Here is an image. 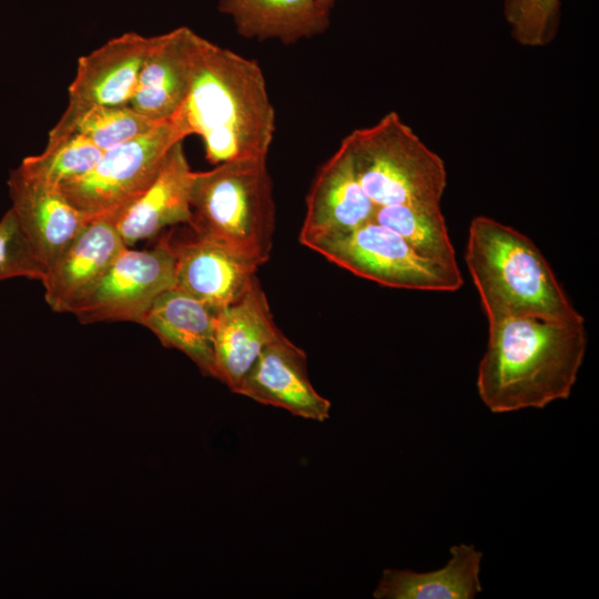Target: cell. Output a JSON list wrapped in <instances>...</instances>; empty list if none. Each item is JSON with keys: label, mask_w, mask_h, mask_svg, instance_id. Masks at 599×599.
I'll return each instance as SVG.
<instances>
[{"label": "cell", "mask_w": 599, "mask_h": 599, "mask_svg": "<svg viewBox=\"0 0 599 599\" xmlns=\"http://www.w3.org/2000/svg\"><path fill=\"white\" fill-rule=\"evenodd\" d=\"M176 113L190 135L201 136L213 165L267 158L275 111L253 59L197 35L189 91Z\"/></svg>", "instance_id": "6da1fadb"}, {"label": "cell", "mask_w": 599, "mask_h": 599, "mask_svg": "<svg viewBox=\"0 0 599 599\" xmlns=\"http://www.w3.org/2000/svg\"><path fill=\"white\" fill-rule=\"evenodd\" d=\"M587 349L585 318L489 322L477 390L493 413L544 408L570 396Z\"/></svg>", "instance_id": "7a4b0ae2"}, {"label": "cell", "mask_w": 599, "mask_h": 599, "mask_svg": "<svg viewBox=\"0 0 599 599\" xmlns=\"http://www.w3.org/2000/svg\"><path fill=\"white\" fill-rule=\"evenodd\" d=\"M465 260L488 323L510 317L583 318L534 242L508 225L474 217Z\"/></svg>", "instance_id": "3957f363"}, {"label": "cell", "mask_w": 599, "mask_h": 599, "mask_svg": "<svg viewBox=\"0 0 599 599\" xmlns=\"http://www.w3.org/2000/svg\"><path fill=\"white\" fill-rule=\"evenodd\" d=\"M190 204L193 232L238 257L263 265L271 256L275 230L273 182L266 159H243L194 172Z\"/></svg>", "instance_id": "277c9868"}, {"label": "cell", "mask_w": 599, "mask_h": 599, "mask_svg": "<svg viewBox=\"0 0 599 599\" xmlns=\"http://www.w3.org/2000/svg\"><path fill=\"white\" fill-rule=\"evenodd\" d=\"M342 143L361 185L377 207L440 205L447 184L445 163L396 112L352 131Z\"/></svg>", "instance_id": "5b68a950"}, {"label": "cell", "mask_w": 599, "mask_h": 599, "mask_svg": "<svg viewBox=\"0 0 599 599\" xmlns=\"http://www.w3.org/2000/svg\"><path fill=\"white\" fill-rule=\"evenodd\" d=\"M189 135L176 113L149 132L104 151L94 167L59 190L91 219L115 221L149 186L169 150Z\"/></svg>", "instance_id": "8992f818"}, {"label": "cell", "mask_w": 599, "mask_h": 599, "mask_svg": "<svg viewBox=\"0 0 599 599\" xmlns=\"http://www.w3.org/2000/svg\"><path fill=\"white\" fill-rule=\"evenodd\" d=\"M305 246L359 277L388 287L456 292L464 284L458 265L420 256L397 233L375 221Z\"/></svg>", "instance_id": "52a82bcc"}, {"label": "cell", "mask_w": 599, "mask_h": 599, "mask_svg": "<svg viewBox=\"0 0 599 599\" xmlns=\"http://www.w3.org/2000/svg\"><path fill=\"white\" fill-rule=\"evenodd\" d=\"M172 287L174 250L166 235L151 248L126 246L70 313L82 324L104 321L141 324L156 297Z\"/></svg>", "instance_id": "ba28073f"}, {"label": "cell", "mask_w": 599, "mask_h": 599, "mask_svg": "<svg viewBox=\"0 0 599 599\" xmlns=\"http://www.w3.org/2000/svg\"><path fill=\"white\" fill-rule=\"evenodd\" d=\"M154 42L155 35L126 32L80 57L67 109L49 132L48 141L72 134L80 118L94 106L130 104Z\"/></svg>", "instance_id": "9c48e42d"}, {"label": "cell", "mask_w": 599, "mask_h": 599, "mask_svg": "<svg viewBox=\"0 0 599 599\" xmlns=\"http://www.w3.org/2000/svg\"><path fill=\"white\" fill-rule=\"evenodd\" d=\"M236 394L305 419L329 418L332 404L313 387L306 353L282 332L261 352Z\"/></svg>", "instance_id": "30bf717a"}, {"label": "cell", "mask_w": 599, "mask_h": 599, "mask_svg": "<svg viewBox=\"0 0 599 599\" xmlns=\"http://www.w3.org/2000/svg\"><path fill=\"white\" fill-rule=\"evenodd\" d=\"M376 209L361 185L349 153L341 142L312 182L298 241L305 246L321 237L354 231L374 221Z\"/></svg>", "instance_id": "8fae6325"}, {"label": "cell", "mask_w": 599, "mask_h": 599, "mask_svg": "<svg viewBox=\"0 0 599 599\" xmlns=\"http://www.w3.org/2000/svg\"><path fill=\"white\" fill-rule=\"evenodd\" d=\"M8 186L19 226L47 270L91 217L58 187L27 175L19 167L11 171Z\"/></svg>", "instance_id": "7c38bea8"}, {"label": "cell", "mask_w": 599, "mask_h": 599, "mask_svg": "<svg viewBox=\"0 0 599 599\" xmlns=\"http://www.w3.org/2000/svg\"><path fill=\"white\" fill-rule=\"evenodd\" d=\"M125 247L113 220L91 219L45 270L41 282L51 309L70 313Z\"/></svg>", "instance_id": "4fadbf2b"}, {"label": "cell", "mask_w": 599, "mask_h": 599, "mask_svg": "<svg viewBox=\"0 0 599 599\" xmlns=\"http://www.w3.org/2000/svg\"><path fill=\"white\" fill-rule=\"evenodd\" d=\"M173 250L174 287L215 312L240 300L256 278L258 266L205 235L193 232Z\"/></svg>", "instance_id": "5bb4252c"}, {"label": "cell", "mask_w": 599, "mask_h": 599, "mask_svg": "<svg viewBox=\"0 0 599 599\" xmlns=\"http://www.w3.org/2000/svg\"><path fill=\"white\" fill-rule=\"evenodd\" d=\"M281 332L256 277L240 300L216 315L214 357L217 379L236 393L261 352Z\"/></svg>", "instance_id": "9a60e30c"}, {"label": "cell", "mask_w": 599, "mask_h": 599, "mask_svg": "<svg viewBox=\"0 0 599 599\" xmlns=\"http://www.w3.org/2000/svg\"><path fill=\"white\" fill-rule=\"evenodd\" d=\"M193 174L180 141L169 150L149 186L114 221L128 247L167 226L191 222Z\"/></svg>", "instance_id": "2e32d148"}, {"label": "cell", "mask_w": 599, "mask_h": 599, "mask_svg": "<svg viewBox=\"0 0 599 599\" xmlns=\"http://www.w3.org/2000/svg\"><path fill=\"white\" fill-rule=\"evenodd\" d=\"M197 35L187 27L155 35L129 104L132 109L156 122L176 114L189 91Z\"/></svg>", "instance_id": "e0dca14e"}, {"label": "cell", "mask_w": 599, "mask_h": 599, "mask_svg": "<svg viewBox=\"0 0 599 599\" xmlns=\"http://www.w3.org/2000/svg\"><path fill=\"white\" fill-rule=\"evenodd\" d=\"M217 313L187 293L172 287L156 297L141 325L152 331L164 346L187 355L203 374L217 379L214 357Z\"/></svg>", "instance_id": "ac0fdd59"}, {"label": "cell", "mask_w": 599, "mask_h": 599, "mask_svg": "<svg viewBox=\"0 0 599 599\" xmlns=\"http://www.w3.org/2000/svg\"><path fill=\"white\" fill-rule=\"evenodd\" d=\"M331 8L319 0H220L219 11L231 17L246 39L292 44L324 33Z\"/></svg>", "instance_id": "d6986e66"}, {"label": "cell", "mask_w": 599, "mask_h": 599, "mask_svg": "<svg viewBox=\"0 0 599 599\" xmlns=\"http://www.w3.org/2000/svg\"><path fill=\"white\" fill-rule=\"evenodd\" d=\"M447 565L429 572L387 568L373 592L376 599H473L481 591L483 554L474 545L450 547Z\"/></svg>", "instance_id": "ffe728a7"}, {"label": "cell", "mask_w": 599, "mask_h": 599, "mask_svg": "<svg viewBox=\"0 0 599 599\" xmlns=\"http://www.w3.org/2000/svg\"><path fill=\"white\" fill-rule=\"evenodd\" d=\"M374 221L397 233L417 254L457 265L445 217L437 204H398L376 209Z\"/></svg>", "instance_id": "44dd1931"}, {"label": "cell", "mask_w": 599, "mask_h": 599, "mask_svg": "<svg viewBox=\"0 0 599 599\" xmlns=\"http://www.w3.org/2000/svg\"><path fill=\"white\" fill-rule=\"evenodd\" d=\"M103 152L85 136L72 133L48 141L42 153L27 156L19 169L27 175L59 189L88 173L99 162Z\"/></svg>", "instance_id": "7402d4cb"}, {"label": "cell", "mask_w": 599, "mask_h": 599, "mask_svg": "<svg viewBox=\"0 0 599 599\" xmlns=\"http://www.w3.org/2000/svg\"><path fill=\"white\" fill-rule=\"evenodd\" d=\"M160 123L142 115L129 104L100 105L80 118L73 133L85 136L99 149L106 151L149 132Z\"/></svg>", "instance_id": "603a6c76"}, {"label": "cell", "mask_w": 599, "mask_h": 599, "mask_svg": "<svg viewBox=\"0 0 599 599\" xmlns=\"http://www.w3.org/2000/svg\"><path fill=\"white\" fill-rule=\"evenodd\" d=\"M560 0H504V17L512 39L539 48L554 41L560 24Z\"/></svg>", "instance_id": "cb8c5ba5"}, {"label": "cell", "mask_w": 599, "mask_h": 599, "mask_svg": "<svg viewBox=\"0 0 599 599\" xmlns=\"http://www.w3.org/2000/svg\"><path fill=\"white\" fill-rule=\"evenodd\" d=\"M44 274L10 209L0 220V281L18 276L42 281Z\"/></svg>", "instance_id": "d4e9b609"}, {"label": "cell", "mask_w": 599, "mask_h": 599, "mask_svg": "<svg viewBox=\"0 0 599 599\" xmlns=\"http://www.w3.org/2000/svg\"><path fill=\"white\" fill-rule=\"evenodd\" d=\"M336 0H319L321 3L331 8Z\"/></svg>", "instance_id": "484cf974"}]
</instances>
